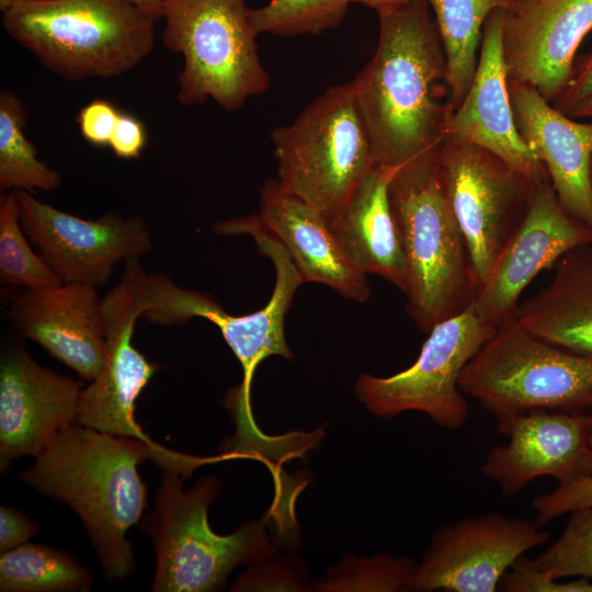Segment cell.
Instances as JSON below:
<instances>
[{"label":"cell","instance_id":"6da1fadb","mask_svg":"<svg viewBox=\"0 0 592 592\" xmlns=\"http://www.w3.org/2000/svg\"><path fill=\"white\" fill-rule=\"evenodd\" d=\"M148 458L162 471L185 478L215 460L73 423L57 433L20 477L38 492L68 503L88 531L106 579L123 580L135 570L126 535L147 504L137 468Z\"/></svg>","mask_w":592,"mask_h":592},{"label":"cell","instance_id":"7a4b0ae2","mask_svg":"<svg viewBox=\"0 0 592 592\" xmlns=\"http://www.w3.org/2000/svg\"><path fill=\"white\" fill-rule=\"evenodd\" d=\"M378 16L376 50L351 83L375 162L398 169L442 145L454 106L428 0Z\"/></svg>","mask_w":592,"mask_h":592},{"label":"cell","instance_id":"3957f363","mask_svg":"<svg viewBox=\"0 0 592 592\" xmlns=\"http://www.w3.org/2000/svg\"><path fill=\"white\" fill-rule=\"evenodd\" d=\"M441 146L398 168L389 184L407 267V310L423 332L464 311L480 287L448 197Z\"/></svg>","mask_w":592,"mask_h":592},{"label":"cell","instance_id":"277c9868","mask_svg":"<svg viewBox=\"0 0 592 592\" xmlns=\"http://www.w3.org/2000/svg\"><path fill=\"white\" fill-rule=\"evenodd\" d=\"M158 20L127 0H42L2 12V26L66 80L113 78L153 49Z\"/></svg>","mask_w":592,"mask_h":592},{"label":"cell","instance_id":"5b68a950","mask_svg":"<svg viewBox=\"0 0 592 592\" xmlns=\"http://www.w3.org/2000/svg\"><path fill=\"white\" fill-rule=\"evenodd\" d=\"M214 230L224 236L252 237L259 251L272 260L276 276L267 304L258 311L234 316L212 296L184 289L163 274H152L147 275L141 318L161 325H179L200 317L214 323L243 369V382L229 395V407L251 413L250 388L257 366L272 355L293 357L284 322L295 292L305 282L289 253L258 214L220 221Z\"/></svg>","mask_w":592,"mask_h":592},{"label":"cell","instance_id":"8992f818","mask_svg":"<svg viewBox=\"0 0 592 592\" xmlns=\"http://www.w3.org/2000/svg\"><path fill=\"white\" fill-rule=\"evenodd\" d=\"M161 19L164 46L183 57L180 104L213 100L234 112L270 88L247 0H163Z\"/></svg>","mask_w":592,"mask_h":592},{"label":"cell","instance_id":"52a82bcc","mask_svg":"<svg viewBox=\"0 0 592 592\" xmlns=\"http://www.w3.org/2000/svg\"><path fill=\"white\" fill-rule=\"evenodd\" d=\"M184 479L163 471L155 510L144 522L157 556L155 592L218 590L234 568L272 551L263 521L244 523L229 535L215 533L207 511L219 492L218 480L206 476L183 490Z\"/></svg>","mask_w":592,"mask_h":592},{"label":"cell","instance_id":"ba28073f","mask_svg":"<svg viewBox=\"0 0 592 592\" xmlns=\"http://www.w3.org/2000/svg\"><path fill=\"white\" fill-rule=\"evenodd\" d=\"M270 138L282 189L327 220L376 164L351 81L328 88Z\"/></svg>","mask_w":592,"mask_h":592},{"label":"cell","instance_id":"9c48e42d","mask_svg":"<svg viewBox=\"0 0 592 592\" xmlns=\"http://www.w3.org/2000/svg\"><path fill=\"white\" fill-rule=\"evenodd\" d=\"M459 388L497 421L538 409L583 413L592 408V358L540 340L513 316L464 368Z\"/></svg>","mask_w":592,"mask_h":592},{"label":"cell","instance_id":"30bf717a","mask_svg":"<svg viewBox=\"0 0 592 592\" xmlns=\"http://www.w3.org/2000/svg\"><path fill=\"white\" fill-rule=\"evenodd\" d=\"M496 329L470 304L429 331L418 358L408 368L387 377L361 375L356 395L375 417L418 411L444 429L457 430L468 419L459 377Z\"/></svg>","mask_w":592,"mask_h":592},{"label":"cell","instance_id":"8fae6325","mask_svg":"<svg viewBox=\"0 0 592 592\" xmlns=\"http://www.w3.org/2000/svg\"><path fill=\"white\" fill-rule=\"evenodd\" d=\"M440 158L448 197L481 285L522 221L540 181L469 143L444 138Z\"/></svg>","mask_w":592,"mask_h":592},{"label":"cell","instance_id":"7c38bea8","mask_svg":"<svg viewBox=\"0 0 592 592\" xmlns=\"http://www.w3.org/2000/svg\"><path fill=\"white\" fill-rule=\"evenodd\" d=\"M549 539L536 520L501 513L463 517L434 532L407 590L494 592L519 558Z\"/></svg>","mask_w":592,"mask_h":592},{"label":"cell","instance_id":"4fadbf2b","mask_svg":"<svg viewBox=\"0 0 592 592\" xmlns=\"http://www.w3.org/2000/svg\"><path fill=\"white\" fill-rule=\"evenodd\" d=\"M146 278L137 258L129 259L119 282L101 299L106 360L80 392L77 423L159 446L135 420L136 400L158 369L132 341L136 321L144 314Z\"/></svg>","mask_w":592,"mask_h":592},{"label":"cell","instance_id":"5bb4252c","mask_svg":"<svg viewBox=\"0 0 592 592\" xmlns=\"http://www.w3.org/2000/svg\"><path fill=\"white\" fill-rule=\"evenodd\" d=\"M14 192L25 235L64 283L103 286L119 261L152 249L150 234L138 216L107 214L84 219L43 203L29 191Z\"/></svg>","mask_w":592,"mask_h":592},{"label":"cell","instance_id":"9a60e30c","mask_svg":"<svg viewBox=\"0 0 592 592\" xmlns=\"http://www.w3.org/2000/svg\"><path fill=\"white\" fill-rule=\"evenodd\" d=\"M592 242V231L559 202L549 179L538 182L525 215L473 300L477 314L498 327L515 316L522 292L572 249Z\"/></svg>","mask_w":592,"mask_h":592},{"label":"cell","instance_id":"2e32d148","mask_svg":"<svg viewBox=\"0 0 592 592\" xmlns=\"http://www.w3.org/2000/svg\"><path fill=\"white\" fill-rule=\"evenodd\" d=\"M592 30V0H510L502 46L509 79L553 103L570 82L576 53Z\"/></svg>","mask_w":592,"mask_h":592},{"label":"cell","instance_id":"e0dca14e","mask_svg":"<svg viewBox=\"0 0 592 592\" xmlns=\"http://www.w3.org/2000/svg\"><path fill=\"white\" fill-rule=\"evenodd\" d=\"M584 413L531 410L498 421L509 437L493 447L481 465L504 497L520 493L531 481L549 476L558 485L592 474Z\"/></svg>","mask_w":592,"mask_h":592},{"label":"cell","instance_id":"ac0fdd59","mask_svg":"<svg viewBox=\"0 0 592 592\" xmlns=\"http://www.w3.org/2000/svg\"><path fill=\"white\" fill-rule=\"evenodd\" d=\"M80 384L38 365L21 346L0 363V467L37 456L65 428L77 423Z\"/></svg>","mask_w":592,"mask_h":592},{"label":"cell","instance_id":"d6986e66","mask_svg":"<svg viewBox=\"0 0 592 592\" xmlns=\"http://www.w3.org/2000/svg\"><path fill=\"white\" fill-rule=\"evenodd\" d=\"M9 317L18 331L41 344L86 380L106 360L105 327L96 288L79 283L9 291Z\"/></svg>","mask_w":592,"mask_h":592},{"label":"cell","instance_id":"ffe728a7","mask_svg":"<svg viewBox=\"0 0 592 592\" xmlns=\"http://www.w3.org/2000/svg\"><path fill=\"white\" fill-rule=\"evenodd\" d=\"M504 8L488 16L471 84L455 109L445 138L491 151L535 181L549 179L545 167L521 137L514 121L503 56Z\"/></svg>","mask_w":592,"mask_h":592},{"label":"cell","instance_id":"44dd1931","mask_svg":"<svg viewBox=\"0 0 592 592\" xmlns=\"http://www.w3.org/2000/svg\"><path fill=\"white\" fill-rule=\"evenodd\" d=\"M509 91L516 128L559 202L592 231V121L573 119L528 84L509 79Z\"/></svg>","mask_w":592,"mask_h":592},{"label":"cell","instance_id":"7402d4cb","mask_svg":"<svg viewBox=\"0 0 592 592\" xmlns=\"http://www.w3.org/2000/svg\"><path fill=\"white\" fill-rule=\"evenodd\" d=\"M258 216L289 253L305 283L327 285L358 303L368 299L366 274L352 263L317 208L269 179L260 191Z\"/></svg>","mask_w":592,"mask_h":592},{"label":"cell","instance_id":"603a6c76","mask_svg":"<svg viewBox=\"0 0 592 592\" xmlns=\"http://www.w3.org/2000/svg\"><path fill=\"white\" fill-rule=\"evenodd\" d=\"M397 169L375 164L328 225L352 263L407 291L405 254L389 200Z\"/></svg>","mask_w":592,"mask_h":592},{"label":"cell","instance_id":"cb8c5ba5","mask_svg":"<svg viewBox=\"0 0 592 592\" xmlns=\"http://www.w3.org/2000/svg\"><path fill=\"white\" fill-rule=\"evenodd\" d=\"M515 318L540 340L592 358V242L567 252L550 283L517 306Z\"/></svg>","mask_w":592,"mask_h":592},{"label":"cell","instance_id":"d4e9b609","mask_svg":"<svg viewBox=\"0 0 592 592\" xmlns=\"http://www.w3.org/2000/svg\"><path fill=\"white\" fill-rule=\"evenodd\" d=\"M446 55L452 104L464 100L475 76L483 26L510 0H428Z\"/></svg>","mask_w":592,"mask_h":592},{"label":"cell","instance_id":"484cf974","mask_svg":"<svg viewBox=\"0 0 592 592\" xmlns=\"http://www.w3.org/2000/svg\"><path fill=\"white\" fill-rule=\"evenodd\" d=\"M91 587L90 572L67 551L25 543L1 553V592H82Z\"/></svg>","mask_w":592,"mask_h":592},{"label":"cell","instance_id":"4316f807","mask_svg":"<svg viewBox=\"0 0 592 592\" xmlns=\"http://www.w3.org/2000/svg\"><path fill=\"white\" fill-rule=\"evenodd\" d=\"M26 109L16 93H0V189L54 191L60 185L58 172L37 158L26 138Z\"/></svg>","mask_w":592,"mask_h":592},{"label":"cell","instance_id":"83f0119b","mask_svg":"<svg viewBox=\"0 0 592 592\" xmlns=\"http://www.w3.org/2000/svg\"><path fill=\"white\" fill-rule=\"evenodd\" d=\"M0 278L9 285L41 288L64 282L43 257L31 248L20 221L14 190L0 198Z\"/></svg>","mask_w":592,"mask_h":592},{"label":"cell","instance_id":"f1b7e54d","mask_svg":"<svg viewBox=\"0 0 592 592\" xmlns=\"http://www.w3.org/2000/svg\"><path fill=\"white\" fill-rule=\"evenodd\" d=\"M350 3L351 0H270L250 9V21L258 35H317L339 26Z\"/></svg>","mask_w":592,"mask_h":592},{"label":"cell","instance_id":"f546056e","mask_svg":"<svg viewBox=\"0 0 592 592\" xmlns=\"http://www.w3.org/2000/svg\"><path fill=\"white\" fill-rule=\"evenodd\" d=\"M558 538L531 565L550 579L583 577L592 580V508L569 513Z\"/></svg>","mask_w":592,"mask_h":592},{"label":"cell","instance_id":"4dcf8cb0","mask_svg":"<svg viewBox=\"0 0 592 592\" xmlns=\"http://www.w3.org/2000/svg\"><path fill=\"white\" fill-rule=\"evenodd\" d=\"M357 574L337 577L320 588L328 590L406 591L408 579L415 566L409 558L379 555L372 559L346 562Z\"/></svg>","mask_w":592,"mask_h":592},{"label":"cell","instance_id":"1f68e13d","mask_svg":"<svg viewBox=\"0 0 592 592\" xmlns=\"http://www.w3.org/2000/svg\"><path fill=\"white\" fill-rule=\"evenodd\" d=\"M532 506L536 521L543 526L563 514L592 508V474L535 497Z\"/></svg>","mask_w":592,"mask_h":592},{"label":"cell","instance_id":"d6a6232c","mask_svg":"<svg viewBox=\"0 0 592 592\" xmlns=\"http://www.w3.org/2000/svg\"><path fill=\"white\" fill-rule=\"evenodd\" d=\"M499 590L508 592H592V580L578 577L570 581L550 579L522 556L503 576Z\"/></svg>","mask_w":592,"mask_h":592},{"label":"cell","instance_id":"836d02e7","mask_svg":"<svg viewBox=\"0 0 592 592\" xmlns=\"http://www.w3.org/2000/svg\"><path fill=\"white\" fill-rule=\"evenodd\" d=\"M121 112L109 101L95 99L78 113L77 122L82 137L92 145H109Z\"/></svg>","mask_w":592,"mask_h":592},{"label":"cell","instance_id":"e575fe53","mask_svg":"<svg viewBox=\"0 0 592 592\" xmlns=\"http://www.w3.org/2000/svg\"><path fill=\"white\" fill-rule=\"evenodd\" d=\"M146 141L143 123L129 114L121 113L107 146L118 158L132 159L141 153Z\"/></svg>","mask_w":592,"mask_h":592},{"label":"cell","instance_id":"d590c367","mask_svg":"<svg viewBox=\"0 0 592 592\" xmlns=\"http://www.w3.org/2000/svg\"><path fill=\"white\" fill-rule=\"evenodd\" d=\"M39 531L35 524L23 512L1 505L0 508V551L15 548L34 536Z\"/></svg>","mask_w":592,"mask_h":592},{"label":"cell","instance_id":"8d00e7d4","mask_svg":"<svg viewBox=\"0 0 592 592\" xmlns=\"http://www.w3.org/2000/svg\"><path fill=\"white\" fill-rule=\"evenodd\" d=\"M592 92V52L574 61L572 76L565 91L553 102L560 112L566 113L581 99Z\"/></svg>","mask_w":592,"mask_h":592},{"label":"cell","instance_id":"74e56055","mask_svg":"<svg viewBox=\"0 0 592 592\" xmlns=\"http://www.w3.org/2000/svg\"><path fill=\"white\" fill-rule=\"evenodd\" d=\"M565 114L572 118L592 121V92L571 106Z\"/></svg>","mask_w":592,"mask_h":592},{"label":"cell","instance_id":"f35d334b","mask_svg":"<svg viewBox=\"0 0 592 592\" xmlns=\"http://www.w3.org/2000/svg\"><path fill=\"white\" fill-rule=\"evenodd\" d=\"M365 7L374 9L378 14L396 9L411 0H351Z\"/></svg>","mask_w":592,"mask_h":592},{"label":"cell","instance_id":"ab89813d","mask_svg":"<svg viewBox=\"0 0 592 592\" xmlns=\"http://www.w3.org/2000/svg\"><path fill=\"white\" fill-rule=\"evenodd\" d=\"M129 2H133L134 4L138 5L152 16H155L157 20H161L162 18V7H163V0H127Z\"/></svg>","mask_w":592,"mask_h":592},{"label":"cell","instance_id":"60d3db41","mask_svg":"<svg viewBox=\"0 0 592 592\" xmlns=\"http://www.w3.org/2000/svg\"><path fill=\"white\" fill-rule=\"evenodd\" d=\"M42 0H0V10L1 12H4L5 10L10 9L13 5L21 4V3H29V2H36Z\"/></svg>","mask_w":592,"mask_h":592},{"label":"cell","instance_id":"b9f144b4","mask_svg":"<svg viewBox=\"0 0 592 592\" xmlns=\"http://www.w3.org/2000/svg\"><path fill=\"white\" fill-rule=\"evenodd\" d=\"M587 418H588V426H587V430H588V443H589L590 449L592 451V413L587 414Z\"/></svg>","mask_w":592,"mask_h":592},{"label":"cell","instance_id":"7bdbcfd3","mask_svg":"<svg viewBox=\"0 0 592 592\" xmlns=\"http://www.w3.org/2000/svg\"><path fill=\"white\" fill-rule=\"evenodd\" d=\"M591 183H592V160H591Z\"/></svg>","mask_w":592,"mask_h":592}]
</instances>
